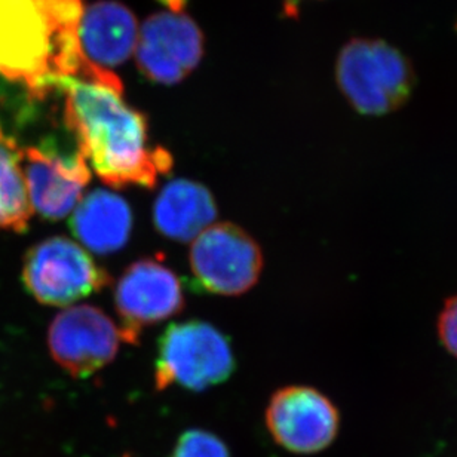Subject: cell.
<instances>
[{"label": "cell", "mask_w": 457, "mask_h": 457, "mask_svg": "<svg viewBox=\"0 0 457 457\" xmlns=\"http://www.w3.org/2000/svg\"><path fill=\"white\" fill-rule=\"evenodd\" d=\"M22 156L21 147L0 127V228L18 233L27 230L33 217Z\"/></svg>", "instance_id": "obj_14"}, {"label": "cell", "mask_w": 457, "mask_h": 457, "mask_svg": "<svg viewBox=\"0 0 457 457\" xmlns=\"http://www.w3.org/2000/svg\"><path fill=\"white\" fill-rule=\"evenodd\" d=\"M66 93L64 120L79 152L104 183L122 189H152L172 170V154L149 141V120L127 104L119 78L69 76L58 80Z\"/></svg>", "instance_id": "obj_1"}, {"label": "cell", "mask_w": 457, "mask_h": 457, "mask_svg": "<svg viewBox=\"0 0 457 457\" xmlns=\"http://www.w3.org/2000/svg\"><path fill=\"white\" fill-rule=\"evenodd\" d=\"M237 360L230 340L208 322H176L158 342L154 386L158 391L180 386L203 392L230 378Z\"/></svg>", "instance_id": "obj_3"}, {"label": "cell", "mask_w": 457, "mask_h": 457, "mask_svg": "<svg viewBox=\"0 0 457 457\" xmlns=\"http://www.w3.org/2000/svg\"><path fill=\"white\" fill-rule=\"evenodd\" d=\"M137 64L156 84H179L203 57V33L189 17L162 12L141 27L136 45Z\"/></svg>", "instance_id": "obj_9"}, {"label": "cell", "mask_w": 457, "mask_h": 457, "mask_svg": "<svg viewBox=\"0 0 457 457\" xmlns=\"http://www.w3.org/2000/svg\"><path fill=\"white\" fill-rule=\"evenodd\" d=\"M22 154V170L33 212L48 220L69 216L91 180L87 159L79 152L66 158L39 147H27Z\"/></svg>", "instance_id": "obj_10"}, {"label": "cell", "mask_w": 457, "mask_h": 457, "mask_svg": "<svg viewBox=\"0 0 457 457\" xmlns=\"http://www.w3.org/2000/svg\"><path fill=\"white\" fill-rule=\"evenodd\" d=\"M216 217L214 196L198 181L172 180L154 201V228L172 241H194Z\"/></svg>", "instance_id": "obj_13"}, {"label": "cell", "mask_w": 457, "mask_h": 457, "mask_svg": "<svg viewBox=\"0 0 457 457\" xmlns=\"http://www.w3.org/2000/svg\"><path fill=\"white\" fill-rule=\"evenodd\" d=\"M22 281L39 303L69 306L102 291L111 284V275L79 244L53 237L27 251Z\"/></svg>", "instance_id": "obj_4"}, {"label": "cell", "mask_w": 457, "mask_h": 457, "mask_svg": "<svg viewBox=\"0 0 457 457\" xmlns=\"http://www.w3.org/2000/svg\"><path fill=\"white\" fill-rule=\"evenodd\" d=\"M168 457H230L225 441L204 429L183 432Z\"/></svg>", "instance_id": "obj_15"}, {"label": "cell", "mask_w": 457, "mask_h": 457, "mask_svg": "<svg viewBox=\"0 0 457 457\" xmlns=\"http://www.w3.org/2000/svg\"><path fill=\"white\" fill-rule=\"evenodd\" d=\"M436 333L445 351L457 360V293L445 300L436 321Z\"/></svg>", "instance_id": "obj_16"}, {"label": "cell", "mask_w": 457, "mask_h": 457, "mask_svg": "<svg viewBox=\"0 0 457 457\" xmlns=\"http://www.w3.org/2000/svg\"><path fill=\"white\" fill-rule=\"evenodd\" d=\"M78 39L85 62L109 71L127 62L136 49V17L127 6L114 2L93 4L80 15Z\"/></svg>", "instance_id": "obj_11"}, {"label": "cell", "mask_w": 457, "mask_h": 457, "mask_svg": "<svg viewBox=\"0 0 457 457\" xmlns=\"http://www.w3.org/2000/svg\"><path fill=\"white\" fill-rule=\"evenodd\" d=\"M159 2L167 4L172 12H180L181 9L185 8L187 0H159Z\"/></svg>", "instance_id": "obj_17"}, {"label": "cell", "mask_w": 457, "mask_h": 457, "mask_svg": "<svg viewBox=\"0 0 457 457\" xmlns=\"http://www.w3.org/2000/svg\"><path fill=\"white\" fill-rule=\"evenodd\" d=\"M120 327L102 309L80 304L58 313L48 331L53 360L71 378H87L118 355Z\"/></svg>", "instance_id": "obj_8"}, {"label": "cell", "mask_w": 457, "mask_h": 457, "mask_svg": "<svg viewBox=\"0 0 457 457\" xmlns=\"http://www.w3.org/2000/svg\"><path fill=\"white\" fill-rule=\"evenodd\" d=\"M266 427L287 452L317 454L337 438L340 413L333 401L315 387L291 385L278 389L269 401Z\"/></svg>", "instance_id": "obj_7"}, {"label": "cell", "mask_w": 457, "mask_h": 457, "mask_svg": "<svg viewBox=\"0 0 457 457\" xmlns=\"http://www.w3.org/2000/svg\"><path fill=\"white\" fill-rule=\"evenodd\" d=\"M185 303L180 278L171 268L156 255L137 260L125 269L114 288L123 342H138L145 327L176 317Z\"/></svg>", "instance_id": "obj_6"}, {"label": "cell", "mask_w": 457, "mask_h": 457, "mask_svg": "<svg viewBox=\"0 0 457 457\" xmlns=\"http://www.w3.org/2000/svg\"><path fill=\"white\" fill-rule=\"evenodd\" d=\"M189 263L201 290L241 295L259 281L264 266L263 251L239 226L217 223L195 237Z\"/></svg>", "instance_id": "obj_5"}, {"label": "cell", "mask_w": 457, "mask_h": 457, "mask_svg": "<svg viewBox=\"0 0 457 457\" xmlns=\"http://www.w3.org/2000/svg\"><path fill=\"white\" fill-rule=\"evenodd\" d=\"M71 233L96 254H113L129 241L132 212L109 190H94L80 199L71 219Z\"/></svg>", "instance_id": "obj_12"}, {"label": "cell", "mask_w": 457, "mask_h": 457, "mask_svg": "<svg viewBox=\"0 0 457 457\" xmlns=\"http://www.w3.org/2000/svg\"><path fill=\"white\" fill-rule=\"evenodd\" d=\"M340 91L353 111L364 116H386L409 102L416 73L400 49L380 39H352L336 64Z\"/></svg>", "instance_id": "obj_2"}]
</instances>
